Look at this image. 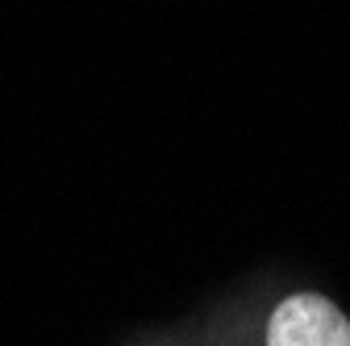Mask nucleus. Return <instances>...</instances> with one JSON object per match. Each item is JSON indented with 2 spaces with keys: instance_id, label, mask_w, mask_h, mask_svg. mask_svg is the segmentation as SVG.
I'll return each instance as SVG.
<instances>
[{
  "instance_id": "f257e3e1",
  "label": "nucleus",
  "mask_w": 350,
  "mask_h": 346,
  "mask_svg": "<svg viewBox=\"0 0 350 346\" xmlns=\"http://www.w3.org/2000/svg\"><path fill=\"white\" fill-rule=\"evenodd\" d=\"M267 346H350V321L334 300L296 292L271 313Z\"/></svg>"
}]
</instances>
